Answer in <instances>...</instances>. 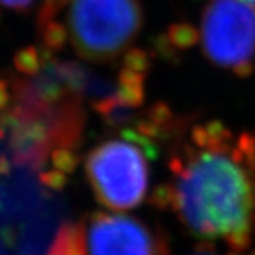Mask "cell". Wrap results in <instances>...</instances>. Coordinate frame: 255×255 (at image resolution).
I'll use <instances>...</instances> for the list:
<instances>
[{
  "instance_id": "obj_1",
  "label": "cell",
  "mask_w": 255,
  "mask_h": 255,
  "mask_svg": "<svg viewBox=\"0 0 255 255\" xmlns=\"http://www.w3.org/2000/svg\"><path fill=\"white\" fill-rule=\"evenodd\" d=\"M156 194L191 236L238 255H255V145L220 125L199 128L170 160Z\"/></svg>"
},
{
  "instance_id": "obj_2",
  "label": "cell",
  "mask_w": 255,
  "mask_h": 255,
  "mask_svg": "<svg viewBox=\"0 0 255 255\" xmlns=\"http://www.w3.org/2000/svg\"><path fill=\"white\" fill-rule=\"evenodd\" d=\"M142 9L137 0H68L64 27L48 26L47 37H67L82 58L104 63L117 58L139 34Z\"/></svg>"
},
{
  "instance_id": "obj_3",
  "label": "cell",
  "mask_w": 255,
  "mask_h": 255,
  "mask_svg": "<svg viewBox=\"0 0 255 255\" xmlns=\"http://www.w3.org/2000/svg\"><path fill=\"white\" fill-rule=\"evenodd\" d=\"M85 174L102 206L128 211L145 200L150 183L149 155L142 137H115L95 146L85 159Z\"/></svg>"
},
{
  "instance_id": "obj_4",
  "label": "cell",
  "mask_w": 255,
  "mask_h": 255,
  "mask_svg": "<svg viewBox=\"0 0 255 255\" xmlns=\"http://www.w3.org/2000/svg\"><path fill=\"white\" fill-rule=\"evenodd\" d=\"M201 43L213 63L244 74L255 55V9L243 0H211L203 16Z\"/></svg>"
},
{
  "instance_id": "obj_5",
  "label": "cell",
  "mask_w": 255,
  "mask_h": 255,
  "mask_svg": "<svg viewBox=\"0 0 255 255\" xmlns=\"http://www.w3.org/2000/svg\"><path fill=\"white\" fill-rule=\"evenodd\" d=\"M87 255H170L163 234L128 214L98 213L84 227Z\"/></svg>"
},
{
  "instance_id": "obj_6",
  "label": "cell",
  "mask_w": 255,
  "mask_h": 255,
  "mask_svg": "<svg viewBox=\"0 0 255 255\" xmlns=\"http://www.w3.org/2000/svg\"><path fill=\"white\" fill-rule=\"evenodd\" d=\"M191 255H238L234 253H230L227 250H220V247L214 246V244H207L204 243V247L199 248L196 253H193Z\"/></svg>"
},
{
  "instance_id": "obj_7",
  "label": "cell",
  "mask_w": 255,
  "mask_h": 255,
  "mask_svg": "<svg viewBox=\"0 0 255 255\" xmlns=\"http://www.w3.org/2000/svg\"><path fill=\"white\" fill-rule=\"evenodd\" d=\"M37 0H0V4L10 10H27Z\"/></svg>"
},
{
  "instance_id": "obj_8",
  "label": "cell",
  "mask_w": 255,
  "mask_h": 255,
  "mask_svg": "<svg viewBox=\"0 0 255 255\" xmlns=\"http://www.w3.org/2000/svg\"><path fill=\"white\" fill-rule=\"evenodd\" d=\"M6 104H7V92H6V87H4V84L0 82V110H3Z\"/></svg>"
},
{
  "instance_id": "obj_9",
  "label": "cell",
  "mask_w": 255,
  "mask_h": 255,
  "mask_svg": "<svg viewBox=\"0 0 255 255\" xmlns=\"http://www.w3.org/2000/svg\"><path fill=\"white\" fill-rule=\"evenodd\" d=\"M243 1H246L247 4H250V6H253L255 9V0H243Z\"/></svg>"
},
{
  "instance_id": "obj_10",
  "label": "cell",
  "mask_w": 255,
  "mask_h": 255,
  "mask_svg": "<svg viewBox=\"0 0 255 255\" xmlns=\"http://www.w3.org/2000/svg\"><path fill=\"white\" fill-rule=\"evenodd\" d=\"M0 193H1V190H0Z\"/></svg>"
}]
</instances>
